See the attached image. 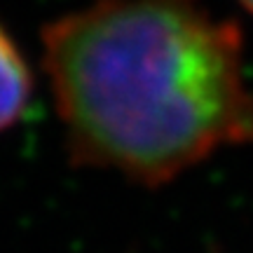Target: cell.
Here are the masks:
<instances>
[{
	"instance_id": "6da1fadb",
	"label": "cell",
	"mask_w": 253,
	"mask_h": 253,
	"mask_svg": "<svg viewBox=\"0 0 253 253\" xmlns=\"http://www.w3.org/2000/svg\"><path fill=\"white\" fill-rule=\"evenodd\" d=\"M75 167L157 188L253 143L242 31L204 0H94L42 28Z\"/></svg>"
},
{
	"instance_id": "7a4b0ae2",
	"label": "cell",
	"mask_w": 253,
	"mask_h": 253,
	"mask_svg": "<svg viewBox=\"0 0 253 253\" xmlns=\"http://www.w3.org/2000/svg\"><path fill=\"white\" fill-rule=\"evenodd\" d=\"M33 78L17 42L0 26V131L17 125L26 113Z\"/></svg>"
},
{
	"instance_id": "3957f363",
	"label": "cell",
	"mask_w": 253,
	"mask_h": 253,
	"mask_svg": "<svg viewBox=\"0 0 253 253\" xmlns=\"http://www.w3.org/2000/svg\"><path fill=\"white\" fill-rule=\"evenodd\" d=\"M239 2L244 5V9H249V12L253 14V0H239Z\"/></svg>"
}]
</instances>
